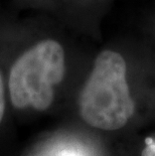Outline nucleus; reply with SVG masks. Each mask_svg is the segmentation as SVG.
I'll return each mask as SVG.
<instances>
[{
	"label": "nucleus",
	"instance_id": "f03ea898",
	"mask_svg": "<svg viewBox=\"0 0 155 156\" xmlns=\"http://www.w3.org/2000/svg\"><path fill=\"white\" fill-rule=\"evenodd\" d=\"M82 119L92 127L117 130L133 116L135 104L126 80V62L120 54L102 51L79 99Z\"/></svg>",
	"mask_w": 155,
	"mask_h": 156
},
{
	"label": "nucleus",
	"instance_id": "39448f33",
	"mask_svg": "<svg viewBox=\"0 0 155 156\" xmlns=\"http://www.w3.org/2000/svg\"><path fill=\"white\" fill-rule=\"evenodd\" d=\"M57 156H83V154L79 153L75 150H62Z\"/></svg>",
	"mask_w": 155,
	"mask_h": 156
},
{
	"label": "nucleus",
	"instance_id": "f257e3e1",
	"mask_svg": "<svg viewBox=\"0 0 155 156\" xmlns=\"http://www.w3.org/2000/svg\"><path fill=\"white\" fill-rule=\"evenodd\" d=\"M1 45L11 105L16 110H48L67 72L65 48L51 37L21 46L14 39L4 41Z\"/></svg>",
	"mask_w": 155,
	"mask_h": 156
},
{
	"label": "nucleus",
	"instance_id": "20e7f679",
	"mask_svg": "<svg viewBox=\"0 0 155 156\" xmlns=\"http://www.w3.org/2000/svg\"><path fill=\"white\" fill-rule=\"evenodd\" d=\"M146 147L143 149L141 156H155V140L151 137L145 139Z\"/></svg>",
	"mask_w": 155,
	"mask_h": 156
},
{
	"label": "nucleus",
	"instance_id": "7ed1b4c3",
	"mask_svg": "<svg viewBox=\"0 0 155 156\" xmlns=\"http://www.w3.org/2000/svg\"><path fill=\"white\" fill-rule=\"evenodd\" d=\"M7 82H6V72H5V62L4 55L1 42H0V124L4 118L6 111V99H7Z\"/></svg>",
	"mask_w": 155,
	"mask_h": 156
}]
</instances>
